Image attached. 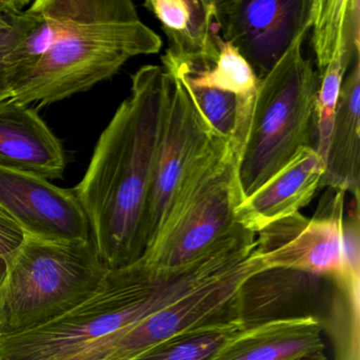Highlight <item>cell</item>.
<instances>
[{"label": "cell", "mask_w": 360, "mask_h": 360, "mask_svg": "<svg viewBox=\"0 0 360 360\" xmlns=\"http://www.w3.org/2000/svg\"><path fill=\"white\" fill-rule=\"evenodd\" d=\"M216 62L202 70L167 71L193 87L214 88L235 94L239 101L240 113L233 145L236 155H240L250 125V115L260 79L250 65L231 45L219 39Z\"/></svg>", "instance_id": "cell-19"}, {"label": "cell", "mask_w": 360, "mask_h": 360, "mask_svg": "<svg viewBox=\"0 0 360 360\" xmlns=\"http://www.w3.org/2000/svg\"><path fill=\"white\" fill-rule=\"evenodd\" d=\"M339 290L340 285L333 278L285 267H264L240 283L231 318L243 330L309 318L323 323L322 314Z\"/></svg>", "instance_id": "cell-11"}, {"label": "cell", "mask_w": 360, "mask_h": 360, "mask_svg": "<svg viewBox=\"0 0 360 360\" xmlns=\"http://www.w3.org/2000/svg\"><path fill=\"white\" fill-rule=\"evenodd\" d=\"M41 22V15L34 1L25 10L0 16V102L12 98L18 84L10 53Z\"/></svg>", "instance_id": "cell-21"}, {"label": "cell", "mask_w": 360, "mask_h": 360, "mask_svg": "<svg viewBox=\"0 0 360 360\" xmlns=\"http://www.w3.org/2000/svg\"><path fill=\"white\" fill-rule=\"evenodd\" d=\"M297 360H328L324 352H320V353L311 354V355L305 356V357L299 358Z\"/></svg>", "instance_id": "cell-25"}, {"label": "cell", "mask_w": 360, "mask_h": 360, "mask_svg": "<svg viewBox=\"0 0 360 360\" xmlns=\"http://www.w3.org/2000/svg\"><path fill=\"white\" fill-rule=\"evenodd\" d=\"M110 271L94 238L48 241L25 236L0 284V336L39 328L87 300Z\"/></svg>", "instance_id": "cell-5"}, {"label": "cell", "mask_w": 360, "mask_h": 360, "mask_svg": "<svg viewBox=\"0 0 360 360\" xmlns=\"http://www.w3.org/2000/svg\"><path fill=\"white\" fill-rule=\"evenodd\" d=\"M242 200L237 157L222 139L193 168L142 261L160 269L191 264L239 226L235 210Z\"/></svg>", "instance_id": "cell-6"}, {"label": "cell", "mask_w": 360, "mask_h": 360, "mask_svg": "<svg viewBox=\"0 0 360 360\" xmlns=\"http://www.w3.org/2000/svg\"><path fill=\"white\" fill-rule=\"evenodd\" d=\"M324 161L313 147H303L260 188L236 207V220L259 233L280 219L300 212L320 188Z\"/></svg>", "instance_id": "cell-13"}, {"label": "cell", "mask_w": 360, "mask_h": 360, "mask_svg": "<svg viewBox=\"0 0 360 360\" xmlns=\"http://www.w3.org/2000/svg\"><path fill=\"white\" fill-rule=\"evenodd\" d=\"M360 58L343 79L335 109L320 188L360 193Z\"/></svg>", "instance_id": "cell-16"}, {"label": "cell", "mask_w": 360, "mask_h": 360, "mask_svg": "<svg viewBox=\"0 0 360 360\" xmlns=\"http://www.w3.org/2000/svg\"><path fill=\"white\" fill-rule=\"evenodd\" d=\"M238 262L235 248L221 242L179 269H155L141 260L111 269L81 304L39 328L0 336V360H100L117 335Z\"/></svg>", "instance_id": "cell-2"}, {"label": "cell", "mask_w": 360, "mask_h": 360, "mask_svg": "<svg viewBox=\"0 0 360 360\" xmlns=\"http://www.w3.org/2000/svg\"><path fill=\"white\" fill-rule=\"evenodd\" d=\"M65 31L12 100L39 106L83 94L111 79L136 56L159 53L163 41L130 0H56Z\"/></svg>", "instance_id": "cell-3"}, {"label": "cell", "mask_w": 360, "mask_h": 360, "mask_svg": "<svg viewBox=\"0 0 360 360\" xmlns=\"http://www.w3.org/2000/svg\"><path fill=\"white\" fill-rule=\"evenodd\" d=\"M343 191L328 188L311 218L300 212L280 219L261 229L255 250L266 267H285L333 278L352 285L345 269L342 219Z\"/></svg>", "instance_id": "cell-7"}, {"label": "cell", "mask_w": 360, "mask_h": 360, "mask_svg": "<svg viewBox=\"0 0 360 360\" xmlns=\"http://www.w3.org/2000/svg\"><path fill=\"white\" fill-rule=\"evenodd\" d=\"M30 5L29 0H0V16L9 12L25 10Z\"/></svg>", "instance_id": "cell-24"}, {"label": "cell", "mask_w": 360, "mask_h": 360, "mask_svg": "<svg viewBox=\"0 0 360 360\" xmlns=\"http://www.w3.org/2000/svg\"><path fill=\"white\" fill-rule=\"evenodd\" d=\"M172 75L145 65L101 134L89 166L73 188L108 269L142 260L148 248L147 202L167 110Z\"/></svg>", "instance_id": "cell-1"}, {"label": "cell", "mask_w": 360, "mask_h": 360, "mask_svg": "<svg viewBox=\"0 0 360 360\" xmlns=\"http://www.w3.org/2000/svg\"><path fill=\"white\" fill-rule=\"evenodd\" d=\"M309 31L295 39L273 70L259 82L248 134L237 158L243 199L277 174L301 148L315 147L319 79L313 60L303 51Z\"/></svg>", "instance_id": "cell-4"}, {"label": "cell", "mask_w": 360, "mask_h": 360, "mask_svg": "<svg viewBox=\"0 0 360 360\" xmlns=\"http://www.w3.org/2000/svg\"><path fill=\"white\" fill-rule=\"evenodd\" d=\"M311 5L313 0H214V20L221 39L262 79L311 28Z\"/></svg>", "instance_id": "cell-10"}, {"label": "cell", "mask_w": 360, "mask_h": 360, "mask_svg": "<svg viewBox=\"0 0 360 360\" xmlns=\"http://www.w3.org/2000/svg\"><path fill=\"white\" fill-rule=\"evenodd\" d=\"M309 34L316 71L333 64L349 71L360 58L359 0H313Z\"/></svg>", "instance_id": "cell-18"}, {"label": "cell", "mask_w": 360, "mask_h": 360, "mask_svg": "<svg viewBox=\"0 0 360 360\" xmlns=\"http://www.w3.org/2000/svg\"><path fill=\"white\" fill-rule=\"evenodd\" d=\"M22 229L0 210V284L7 273L12 257L25 239Z\"/></svg>", "instance_id": "cell-23"}, {"label": "cell", "mask_w": 360, "mask_h": 360, "mask_svg": "<svg viewBox=\"0 0 360 360\" xmlns=\"http://www.w3.org/2000/svg\"><path fill=\"white\" fill-rule=\"evenodd\" d=\"M241 328L233 320L199 326L139 354L130 360H214Z\"/></svg>", "instance_id": "cell-20"}, {"label": "cell", "mask_w": 360, "mask_h": 360, "mask_svg": "<svg viewBox=\"0 0 360 360\" xmlns=\"http://www.w3.org/2000/svg\"><path fill=\"white\" fill-rule=\"evenodd\" d=\"M180 81L212 129L225 140L233 142L239 121L240 105L237 96L214 88L193 87L182 79Z\"/></svg>", "instance_id": "cell-22"}, {"label": "cell", "mask_w": 360, "mask_h": 360, "mask_svg": "<svg viewBox=\"0 0 360 360\" xmlns=\"http://www.w3.org/2000/svg\"><path fill=\"white\" fill-rule=\"evenodd\" d=\"M320 320L273 322L243 330L214 360H297L324 352Z\"/></svg>", "instance_id": "cell-17"}, {"label": "cell", "mask_w": 360, "mask_h": 360, "mask_svg": "<svg viewBox=\"0 0 360 360\" xmlns=\"http://www.w3.org/2000/svg\"><path fill=\"white\" fill-rule=\"evenodd\" d=\"M144 6L168 39L162 56L165 70H202L214 65L220 39L214 0H148Z\"/></svg>", "instance_id": "cell-14"}, {"label": "cell", "mask_w": 360, "mask_h": 360, "mask_svg": "<svg viewBox=\"0 0 360 360\" xmlns=\"http://www.w3.org/2000/svg\"><path fill=\"white\" fill-rule=\"evenodd\" d=\"M170 75L167 110L147 202V250L159 235L198 162L223 139L204 119L182 82Z\"/></svg>", "instance_id": "cell-8"}, {"label": "cell", "mask_w": 360, "mask_h": 360, "mask_svg": "<svg viewBox=\"0 0 360 360\" xmlns=\"http://www.w3.org/2000/svg\"><path fill=\"white\" fill-rule=\"evenodd\" d=\"M264 267L254 248L239 264L117 335L105 347L100 360H130L193 328L233 320L231 305L240 283L250 274Z\"/></svg>", "instance_id": "cell-9"}, {"label": "cell", "mask_w": 360, "mask_h": 360, "mask_svg": "<svg viewBox=\"0 0 360 360\" xmlns=\"http://www.w3.org/2000/svg\"><path fill=\"white\" fill-rule=\"evenodd\" d=\"M0 165L47 180L66 169L64 147L37 109L12 98L0 102Z\"/></svg>", "instance_id": "cell-15"}, {"label": "cell", "mask_w": 360, "mask_h": 360, "mask_svg": "<svg viewBox=\"0 0 360 360\" xmlns=\"http://www.w3.org/2000/svg\"><path fill=\"white\" fill-rule=\"evenodd\" d=\"M0 210L29 237L48 241H84L91 237L89 221L73 188L0 165Z\"/></svg>", "instance_id": "cell-12"}]
</instances>
